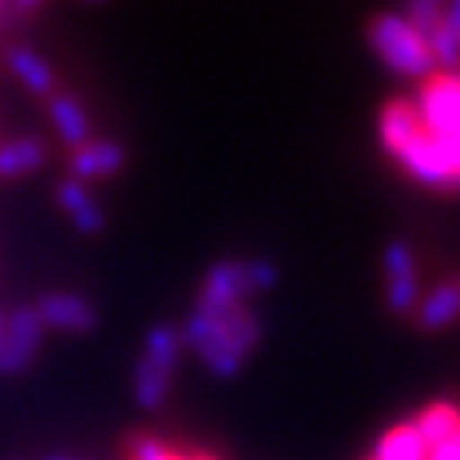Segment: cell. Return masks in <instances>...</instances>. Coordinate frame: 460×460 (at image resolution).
I'll list each match as a JSON object with an SVG mask.
<instances>
[{"label": "cell", "mask_w": 460, "mask_h": 460, "mask_svg": "<svg viewBox=\"0 0 460 460\" xmlns=\"http://www.w3.org/2000/svg\"><path fill=\"white\" fill-rule=\"evenodd\" d=\"M370 44L385 58V66L402 76H428L435 69L428 40H420L402 15H377L370 26Z\"/></svg>", "instance_id": "cell-2"}, {"label": "cell", "mask_w": 460, "mask_h": 460, "mask_svg": "<svg viewBox=\"0 0 460 460\" xmlns=\"http://www.w3.org/2000/svg\"><path fill=\"white\" fill-rule=\"evenodd\" d=\"M124 149L109 138H98V142H87L80 149H73V174L76 181H91V178H109L124 167Z\"/></svg>", "instance_id": "cell-8"}, {"label": "cell", "mask_w": 460, "mask_h": 460, "mask_svg": "<svg viewBox=\"0 0 460 460\" xmlns=\"http://www.w3.org/2000/svg\"><path fill=\"white\" fill-rule=\"evenodd\" d=\"M385 272H388V290H385L388 308L399 312V315L413 312V305H417V297H420V287H417V261H413V251H410L402 240L388 243V251H385Z\"/></svg>", "instance_id": "cell-5"}, {"label": "cell", "mask_w": 460, "mask_h": 460, "mask_svg": "<svg viewBox=\"0 0 460 460\" xmlns=\"http://www.w3.org/2000/svg\"><path fill=\"white\" fill-rule=\"evenodd\" d=\"M167 460H189V456H178V453H171V456H167Z\"/></svg>", "instance_id": "cell-29"}, {"label": "cell", "mask_w": 460, "mask_h": 460, "mask_svg": "<svg viewBox=\"0 0 460 460\" xmlns=\"http://www.w3.org/2000/svg\"><path fill=\"white\" fill-rule=\"evenodd\" d=\"M399 160H402V167H406L420 185H435V189L449 185V171H446V164H442V156H438L431 135L420 131V135L399 153Z\"/></svg>", "instance_id": "cell-9"}, {"label": "cell", "mask_w": 460, "mask_h": 460, "mask_svg": "<svg viewBox=\"0 0 460 460\" xmlns=\"http://www.w3.org/2000/svg\"><path fill=\"white\" fill-rule=\"evenodd\" d=\"M374 460H428V446L420 442L413 424H399V428L381 435Z\"/></svg>", "instance_id": "cell-17"}, {"label": "cell", "mask_w": 460, "mask_h": 460, "mask_svg": "<svg viewBox=\"0 0 460 460\" xmlns=\"http://www.w3.org/2000/svg\"><path fill=\"white\" fill-rule=\"evenodd\" d=\"M37 312H40V323L44 326L66 330V333H87L98 323L94 308L84 297H76V294H48V297H40Z\"/></svg>", "instance_id": "cell-7"}, {"label": "cell", "mask_w": 460, "mask_h": 460, "mask_svg": "<svg viewBox=\"0 0 460 460\" xmlns=\"http://www.w3.org/2000/svg\"><path fill=\"white\" fill-rule=\"evenodd\" d=\"M0 15H4V4H0Z\"/></svg>", "instance_id": "cell-30"}, {"label": "cell", "mask_w": 460, "mask_h": 460, "mask_svg": "<svg viewBox=\"0 0 460 460\" xmlns=\"http://www.w3.org/2000/svg\"><path fill=\"white\" fill-rule=\"evenodd\" d=\"M261 337V323L254 312L236 308L228 315H207V312H192V319L181 330V341L189 349L199 352L203 367L214 377H236L243 359L251 356V349Z\"/></svg>", "instance_id": "cell-1"}, {"label": "cell", "mask_w": 460, "mask_h": 460, "mask_svg": "<svg viewBox=\"0 0 460 460\" xmlns=\"http://www.w3.org/2000/svg\"><path fill=\"white\" fill-rule=\"evenodd\" d=\"M413 428H417L420 442H424L428 449H435V446L449 442L453 435H460V410H456L453 402H431V406L413 420Z\"/></svg>", "instance_id": "cell-14"}, {"label": "cell", "mask_w": 460, "mask_h": 460, "mask_svg": "<svg viewBox=\"0 0 460 460\" xmlns=\"http://www.w3.org/2000/svg\"><path fill=\"white\" fill-rule=\"evenodd\" d=\"M417 117H420V131L431 138H446L460 131V76L446 73L428 80L417 98Z\"/></svg>", "instance_id": "cell-3"}, {"label": "cell", "mask_w": 460, "mask_h": 460, "mask_svg": "<svg viewBox=\"0 0 460 460\" xmlns=\"http://www.w3.org/2000/svg\"><path fill=\"white\" fill-rule=\"evenodd\" d=\"M167 392H171V374L149 367V363H138L135 370V399L142 410H160L167 402Z\"/></svg>", "instance_id": "cell-19"}, {"label": "cell", "mask_w": 460, "mask_h": 460, "mask_svg": "<svg viewBox=\"0 0 460 460\" xmlns=\"http://www.w3.org/2000/svg\"><path fill=\"white\" fill-rule=\"evenodd\" d=\"M8 66H12V73H15L33 94H51V91H55V69H51L48 58H40L33 48H12V51H8Z\"/></svg>", "instance_id": "cell-16"}, {"label": "cell", "mask_w": 460, "mask_h": 460, "mask_svg": "<svg viewBox=\"0 0 460 460\" xmlns=\"http://www.w3.org/2000/svg\"><path fill=\"white\" fill-rule=\"evenodd\" d=\"M420 135V117H417V105L413 102H392L381 112V142L388 153H402L413 138Z\"/></svg>", "instance_id": "cell-11"}, {"label": "cell", "mask_w": 460, "mask_h": 460, "mask_svg": "<svg viewBox=\"0 0 460 460\" xmlns=\"http://www.w3.org/2000/svg\"><path fill=\"white\" fill-rule=\"evenodd\" d=\"M240 272H243V290H247V294H258V290H272V287H276V279H279L276 265H272V261H265V258H251V261H240Z\"/></svg>", "instance_id": "cell-21"}, {"label": "cell", "mask_w": 460, "mask_h": 460, "mask_svg": "<svg viewBox=\"0 0 460 460\" xmlns=\"http://www.w3.org/2000/svg\"><path fill=\"white\" fill-rule=\"evenodd\" d=\"M243 297H247V290H243L240 261H221V265H214V269L207 272L196 312H207V315H228V312H236V308H240Z\"/></svg>", "instance_id": "cell-6"}, {"label": "cell", "mask_w": 460, "mask_h": 460, "mask_svg": "<svg viewBox=\"0 0 460 460\" xmlns=\"http://www.w3.org/2000/svg\"><path fill=\"white\" fill-rule=\"evenodd\" d=\"M456 315H460V279H449V283L435 287V290L420 301V308H417V326H420V330H442V326H449Z\"/></svg>", "instance_id": "cell-13"}, {"label": "cell", "mask_w": 460, "mask_h": 460, "mask_svg": "<svg viewBox=\"0 0 460 460\" xmlns=\"http://www.w3.org/2000/svg\"><path fill=\"white\" fill-rule=\"evenodd\" d=\"M4 341H8V312H0V349H4Z\"/></svg>", "instance_id": "cell-26"}, {"label": "cell", "mask_w": 460, "mask_h": 460, "mask_svg": "<svg viewBox=\"0 0 460 460\" xmlns=\"http://www.w3.org/2000/svg\"><path fill=\"white\" fill-rule=\"evenodd\" d=\"M48 460H76V456H58V453H55V456H48Z\"/></svg>", "instance_id": "cell-28"}, {"label": "cell", "mask_w": 460, "mask_h": 460, "mask_svg": "<svg viewBox=\"0 0 460 460\" xmlns=\"http://www.w3.org/2000/svg\"><path fill=\"white\" fill-rule=\"evenodd\" d=\"M442 26L453 30V33H460V0H453V4L442 12Z\"/></svg>", "instance_id": "cell-25"}, {"label": "cell", "mask_w": 460, "mask_h": 460, "mask_svg": "<svg viewBox=\"0 0 460 460\" xmlns=\"http://www.w3.org/2000/svg\"><path fill=\"white\" fill-rule=\"evenodd\" d=\"M435 149L449 171V185H460V131L446 135V138H435Z\"/></svg>", "instance_id": "cell-22"}, {"label": "cell", "mask_w": 460, "mask_h": 460, "mask_svg": "<svg viewBox=\"0 0 460 460\" xmlns=\"http://www.w3.org/2000/svg\"><path fill=\"white\" fill-rule=\"evenodd\" d=\"M402 19L410 22V30H413L420 40H431V37L438 33V26H442V8L435 4V0H413Z\"/></svg>", "instance_id": "cell-20"}, {"label": "cell", "mask_w": 460, "mask_h": 460, "mask_svg": "<svg viewBox=\"0 0 460 460\" xmlns=\"http://www.w3.org/2000/svg\"><path fill=\"white\" fill-rule=\"evenodd\" d=\"M51 120H55V128H58L66 146L80 149V146L91 142V117L73 94H55L51 98Z\"/></svg>", "instance_id": "cell-12"}, {"label": "cell", "mask_w": 460, "mask_h": 460, "mask_svg": "<svg viewBox=\"0 0 460 460\" xmlns=\"http://www.w3.org/2000/svg\"><path fill=\"white\" fill-rule=\"evenodd\" d=\"M58 203H62V210L73 217V225L80 228V233L94 236V233H102V228H105V214H102V207L94 203V196L87 192L84 181H76V178L62 181V185H58Z\"/></svg>", "instance_id": "cell-10"}, {"label": "cell", "mask_w": 460, "mask_h": 460, "mask_svg": "<svg viewBox=\"0 0 460 460\" xmlns=\"http://www.w3.org/2000/svg\"><path fill=\"white\" fill-rule=\"evenodd\" d=\"M40 341H44V323H40L37 305H19L8 315V341H4V349H0V374L4 377L22 374L33 363Z\"/></svg>", "instance_id": "cell-4"}, {"label": "cell", "mask_w": 460, "mask_h": 460, "mask_svg": "<svg viewBox=\"0 0 460 460\" xmlns=\"http://www.w3.org/2000/svg\"><path fill=\"white\" fill-rule=\"evenodd\" d=\"M189 460H214V456H207V453H196V456H189Z\"/></svg>", "instance_id": "cell-27"}, {"label": "cell", "mask_w": 460, "mask_h": 460, "mask_svg": "<svg viewBox=\"0 0 460 460\" xmlns=\"http://www.w3.org/2000/svg\"><path fill=\"white\" fill-rule=\"evenodd\" d=\"M428 460H460V435H453L449 442L428 449Z\"/></svg>", "instance_id": "cell-24"}, {"label": "cell", "mask_w": 460, "mask_h": 460, "mask_svg": "<svg viewBox=\"0 0 460 460\" xmlns=\"http://www.w3.org/2000/svg\"><path fill=\"white\" fill-rule=\"evenodd\" d=\"M181 359V330L171 326V323H160L146 333V352H142V363L164 370V374H174Z\"/></svg>", "instance_id": "cell-15"}, {"label": "cell", "mask_w": 460, "mask_h": 460, "mask_svg": "<svg viewBox=\"0 0 460 460\" xmlns=\"http://www.w3.org/2000/svg\"><path fill=\"white\" fill-rule=\"evenodd\" d=\"M167 456H171V449L164 442H156L153 435H142L131 442V460H167Z\"/></svg>", "instance_id": "cell-23"}, {"label": "cell", "mask_w": 460, "mask_h": 460, "mask_svg": "<svg viewBox=\"0 0 460 460\" xmlns=\"http://www.w3.org/2000/svg\"><path fill=\"white\" fill-rule=\"evenodd\" d=\"M44 164V142L40 138H15L0 146V178H19Z\"/></svg>", "instance_id": "cell-18"}]
</instances>
